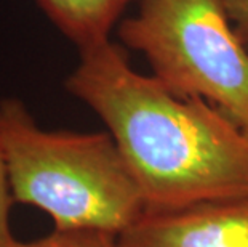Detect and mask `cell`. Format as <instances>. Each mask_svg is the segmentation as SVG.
Wrapping results in <instances>:
<instances>
[{"label": "cell", "instance_id": "1", "mask_svg": "<svg viewBox=\"0 0 248 247\" xmlns=\"http://www.w3.org/2000/svg\"><path fill=\"white\" fill-rule=\"evenodd\" d=\"M78 53L66 92L106 125L146 210L248 196V133L221 109L141 74L110 40Z\"/></svg>", "mask_w": 248, "mask_h": 247}, {"label": "cell", "instance_id": "2", "mask_svg": "<svg viewBox=\"0 0 248 247\" xmlns=\"http://www.w3.org/2000/svg\"><path fill=\"white\" fill-rule=\"evenodd\" d=\"M0 135L13 201L44 210L55 230L120 234L146 210L109 132L46 130L21 99L5 98Z\"/></svg>", "mask_w": 248, "mask_h": 247}, {"label": "cell", "instance_id": "3", "mask_svg": "<svg viewBox=\"0 0 248 247\" xmlns=\"http://www.w3.org/2000/svg\"><path fill=\"white\" fill-rule=\"evenodd\" d=\"M117 34L168 90L205 99L248 133V49L223 0H141Z\"/></svg>", "mask_w": 248, "mask_h": 247}, {"label": "cell", "instance_id": "4", "mask_svg": "<svg viewBox=\"0 0 248 247\" xmlns=\"http://www.w3.org/2000/svg\"><path fill=\"white\" fill-rule=\"evenodd\" d=\"M120 247H248V196L175 210H144Z\"/></svg>", "mask_w": 248, "mask_h": 247}, {"label": "cell", "instance_id": "5", "mask_svg": "<svg viewBox=\"0 0 248 247\" xmlns=\"http://www.w3.org/2000/svg\"><path fill=\"white\" fill-rule=\"evenodd\" d=\"M78 50L109 40L130 0H35Z\"/></svg>", "mask_w": 248, "mask_h": 247}, {"label": "cell", "instance_id": "6", "mask_svg": "<svg viewBox=\"0 0 248 247\" xmlns=\"http://www.w3.org/2000/svg\"><path fill=\"white\" fill-rule=\"evenodd\" d=\"M18 247H120L117 234L103 230H53L50 234Z\"/></svg>", "mask_w": 248, "mask_h": 247}, {"label": "cell", "instance_id": "7", "mask_svg": "<svg viewBox=\"0 0 248 247\" xmlns=\"http://www.w3.org/2000/svg\"><path fill=\"white\" fill-rule=\"evenodd\" d=\"M13 202L2 135H0V247H18L21 244V241L13 236L12 227H10V207Z\"/></svg>", "mask_w": 248, "mask_h": 247}, {"label": "cell", "instance_id": "8", "mask_svg": "<svg viewBox=\"0 0 248 247\" xmlns=\"http://www.w3.org/2000/svg\"><path fill=\"white\" fill-rule=\"evenodd\" d=\"M237 35L248 49V0H223Z\"/></svg>", "mask_w": 248, "mask_h": 247}]
</instances>
